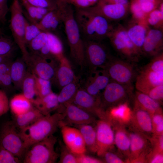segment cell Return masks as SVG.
Wrapping results in <instances>:
<instances>
[{
  "label": "cell",
  "instance_id": "1",
  "mask_svg": "<svg viewBox=\"0 0 163 163\" xmlns=\"http://www.w3.org/2000/svg\"><path fill=\"white\" fill-rule=\"evenodd\" d=\"M75 17L83 40L100 41L113 28L106 18L86 8H76Z\"/></svg>",
  "mask_w": 163,
  "mask_h": 163
},
{
  "label": "cell",
  "instance_id": "2",
  "mask_svg": "<svg viewBox=\"0 0 163 163\" xmlns=\"http://www.w3.org/2000/svg\"><path fill=\"white\" fill-rule=\"evenodd\" d=\"M62 23L70 48V55L81 70L85 67L83 41L75 17L74 11L69 4L61 1Z\"/></svg>",
  "mask_w": 163,
  "mask_h": 163
},
{
  "label": "cell",
  "instance_id": "3",
  "mask_svg": "<svg viewBox=\"0 0 163 163\" xmlns=\"http://www.w3.org/2000/svg\"><path fill=\"white\" fill-rule=\"evenodd\" d=\"M64 118L62 113L57 112L43 116L32 124L19 129L26 151L33 144L53 135Z\"/></svg>",
  "mask_w": 163,
  "mask_h": 163
},
{
  "label": "cell",
  "instance_id": "4",
  "mask_svg": "<svg viewBox=\"0 0 163 163\" xmlns=\"http://www.w3.org/2000/svg\"><path fill=\"white\" fill-rule=\"evenodd\" d=\"M56 137L52 135L31 145L26 151L22 161L24 163H54L59 155L55 149Z\"/></svg>",
  "mask_w": 163,
  "mask_h": 163
},
{
  "label": "cell",
  "instance_id": "5",
  "mask_svg": "<svg viewBox=\"0 0 163 163\" xmlns=\"http://www.w3.org/2000/svg\"><path fill=\"white\" fill-rule=\"evenodd\" d=\"M108 37L123 58L130 62L138 61L141 54L129 37L126 29L121 25L113 27Z\"/></svg>",
  "mask_w": 163,
  "mask_h": 163
},
{
  "label": "cell",
  "instance_id": "6",
  "mask_svg": "<svg viewBox=\"0 0 163 163\" xmlns=\"http://www.w3.org/2000/svg\"><path fill=\"white\" fill-rule=\"evenodd\" d=\"M21 4L18 0H14L10 8V28L14 39L22 54L23 59L29 55L25 40V17Z\"/></svg>",
  "mask_w": 163,
  "mask_h": 163
},
{
  "label": "cell",
  "instance_id": "7",
  "mask_svg": "<svg viewBox=\"0 0 163 163\" xmlns=\"http://www.w3.org/2000/svg\"><path fill=\"white\" fill-rule=\"evenodd\" d=\"M85 66L89 73L99 69H104L112 58L99 41L83 40Z\"/></svg>",
  "mask_w": 163,
  "mask_h": 163
},
{
  "label": "cell",
  "instance_id": "8",
  "mask_svg": "<svg viewBox=\"0 0 163 163\" xmlns=\"http://www.w3.org/2000/svg\"><path fill=\"white\" fill-rule=\"evenodd\" d=\"M0 145L22 161L26 150L19 131L12 120L4 123L0 128Z\"/></svg>",
  "mask_w": 163,
  "mask_h": 163
},
{
  "label": "cell",
  "instance_id": "9",
  "mask_svg": "<svg viewBox=\"0 0 163 163\" xmlns=\"http://www.w3.org/2000/svg\"><path fill=\"white\" fill-rule=\"evenodd\" d=\"M104 69L111 80L133 87L132 83L136 74L134 67L130 62L112 57Z\"/></svg>",
  "mask_w": 163,
  "mask_h": 163
},
{
  "label": "cell",
  "instance_id": "10",
  "mask_svg": "<svg viewBox=\"0 0 163 163\" xmlns=\"http://www.w3.org/2000/svg\"><path fill=\"white\" fill-rule=\"evenodd\" d=\"M133 87L124 85L110 80L100 95L101 107L107 108L128 101L131 96Z\"/></svg>",
  "mask_w": 163,
  "mask_h": 163
},
{
  "label": "cell",
  "instance_id": "11",
  "mask_svg": "<svg viewBox=\"0 0 163 163\" xmlns=\"http://www.w3.org/2000/svg\"><path fill=\"white\" fill-rule=\"evenodd\" d=\"M29 70L37 76L50 80H53L59 62L50 61L43 58L39 55L29 52L27 57L24 59Z\"/></svg>",
  "mask_w": 163,
  "mask_h": 163
},
{
  "label": "cell",
  "instance_id": "12",
  "mask_svg": "<svg viewBox=\"0 0 163 163\" xmlns=\"http://www.w3.org/2000/svg\"><path fill=\"white\" fill-rule=\"evenodd\" d=\"M95 123L96 154L101 157L106 152L113 149L114 132L111 124L104 119H99Z\"/></svg>",
  "mask_w": 163,
  "mask_h": 163
},
{
  "label": "cell",
  "instance_id": "13",
  "mask_svg": "<svg viewBox=\"0 0 163 163\" xmlns=\"http://www.w3.org/2000/svg\"><path fill=\"white\" fill-rule=\"evenodd\" d=\"M64 116V123L78 126L83 124H95V117L72 103L63 106L62 112Z\"/></svg>",
  "mask_w": 163,
  "mask_h": 163
},
{
  "label": "cell",
  "instance_id": "14",
  "mask_svg": "<svg viewBox=\"0 0 163 163\" xmlns=\"http://www.w3.org/2000/svg\"><path fill=\"white\" fill-rule=\"evenodd\" d=\"M133 110L128 101H125L105 110L103 117L108 121L112 126H128L132 118Z\"/></svg>",
  "mask_w": 163,
  "mask_h": 163
},
{
  "label": "cell",
  "instance_id": "15",
  "mask_svg": "<svg viewBox=\"0 0 163 163\" xmlns=\"http://www.w3.org/2000/svg\"><path fill=\"white\" fill-rule=\"evenodd\" d=\"M72 103L99 119L105 110L101 107L100 97L93 96L82 88H79Z\"/></svg>",
  "mask_w": 163,
  "mask_h": 163
},
{
  "label": "cell",
  "instance_id": "16",
  "mask_svg": "<svg viewBox=\"0 0 163 163\" xmlns=\"http://www.w3.org/2000/svg\"><path fill=\"white\" fill-rule=\"evenodd\" d=\"M59 127L65 145L76 155L85 153L87 149L83 137L78 129L70 127L62 121Z\"/></svg>",
  "mask_w": 163,
  "mask_h": 163
},
{
  "label": "cell",
  "instance_id": "17",
  "mask_svg": "<svg viewBox=\"0 0 163 163\" xmlns=\"http://www.w3.org/2000/svg\"><path fill=\"white\" fill-rule=\"evenodd\" d=\"M163 84V72L153 70L147 65L137 75L135 87L138 91L145 93L151 88Z\"/></svg>",
  "mask_w": 163,
  "mask_h": 163
},
{
  "label": "cell",
  "instance_id": "18",
  "mask_svg": "<svg viewBox=\"0 0 163 163\" xmlns=\"http://www.w3.org/2000/svg\"><path fill=\"white\" fill-rule=\"evenodd\" d=\"M110 80L105 71L99 69L90 73L82 88L93 96L100 97L101 91L105 88Z\"/></svg>",
  "mask_w": 163,
  "mask_h": 163
},
{
  "label": "cell",
  "instance_id": "19",
  "mask_svg": "<svg viewBox=\"0 0 163 163\" xmlns=\"http://www.w3.org/2000/svg\"><path fill=\"white\" fill-rule=\"evenodd\" d=\"M128 126L132 131L146 136H151L152 134L151 114L145 110L134 107Z\"/></svg>",
  "mask_w": 163,
  "mask_h": 163
},
{
  "label": "cell",
  "instance_id": "20",
  "mask_svg": "<svg viewBox=\"0 0 163 163\" xmlns=\"http://www.w3.org/2000/svg\"><path fill=\"white\" fill-rule=\"evenodd\" d=\"M128 8L120 4H100L86 8L89 11L104 17L107 20L117 21L126 15Z\"/></svg>",
  "mask_w": 163,
  "mask_h": 163
},
{
  "label": "cell",
  "instance_id": "21",
  "mask_svg": "<svg viewBox=\"0 0 163 163\" xmlns=\"http://www.w3.org/2000/svg\"><path fill=\"white\" fill-rule=\"evenodd\" d=\"M163 49V33L161 30L152 29L148 31L142 50V54L149 56H155Z\"/></svg>",
  "mask_w": 163,
  "mask_h": 163
},
{
  "label": "cell",
  "instance_id": "22",
  "mask_svg": "<svg viewBox=\"0 0 163 163\" xmlns=\"http://www.w3.org/2000/svg\"><path fill=\"white\" fill-rule=\"evenodd\" d=\"M114 132V143L119 154L128 163L130 155V142L129 134L126 127L114 125L112 126Z\"/></svg>",
  "mask_w": 163,
  "mask_h": 163
},
{
  "label": "cell",
  "instance_id": "23",
  "mask_svg": "<svg viewBox=\"0 0 163 163\" xmlns=\"http://www.w3.org/2000/svg\"><path fill=\"white\" fill-rule=\"evenodd\" d=\"M128 132L130 142V155L128 163H132L151 145L148 136L129 129Z\"/></svg>",
  "mask_w": 163,
  "mask_h": 163
},
{
  "label": "cell",
  "instance_id": "24",
  "mask_svg": "<svg viewBox=\"0 0 163 163\" xmlns=\"http://www.w3.org/2000/svg\"><path fill=\"white\" fill-rule=\"evenodd\" d=\"M76 77L68 59L64 56L59 61L54 81L60 89L76 80Z\"/></svg>",
  "mask_w": 163,
  "mask_h": 163
},
{
  "label": "cell",
  "instance_id": "25",
  "mask_svg": "<svg viewBox=\"0 0 163 163\" xmlns=\"http://www.w3.org/2000/svg\"><path fill=\"white\" fill-rule=\"evenodd\" d=\"M62 23V12L59 4L55 8L48 12L36 25L42 31L50 32L55 30Z\"/></svg>",
  "mask_w": 163,
  "mask_h": 163
},
{
  "label": "cell",
  "instance_id": "26",
  "mask_svg": "<svg viewBox=\"0 0 163 163\" xmlns=\"http://www.w3.org/2000/svg\"><path fill=\"white\" fill-rule=\"evenodd\" d=\"M161 105L146 94L136 91L134 97V107L145 110L150 114L162 112Z\"/></svg>",
  "mask_w": 163,
  "mask_h": 163
},
{
  "label": "cell",
  "instance_id": "27",
  "mask_svg": "<svg viewBox=\"0 0 163 163\" xmlns=\"http://www.w3.org/2000/svg\"><path fill=\"white\" fill-rule=\"evenodd\" d=\"M27 66L22 58L12 61L10 66V72L14 87L16 89L21 90L23 81L27 70Z\"/></svg>",
  "mask_w": 163,
  "mask_h": 163
},
{
  "label": "cell",
  "instance_id": "28",
  "mask_svg": "<svg viewBox=\"0 0 163 163\" xmlns=\"http://www.w3.org/2000/svg\"><path fill=\"white\" fill-rule=\"evenodd\" d=\"M57 96V94L52 92L43 97L39 98L33 105L44 116L51 114L59 107Z\"/></svg>",
  "mask_w": 163,
  "mask_h": 163
},
{
  "label": "cell",
  "instance_id": "29",
  "mask_svg": "<svg viewBox=\"0 0 163 163\" xmlns=\"http://www.w3.org/2000/svg\"><path fill=\"white\" fill-rule=\"evenodd\" d=\"M44 116L34 106L29 110L23 114L14 116L12 120L19 129L32 124Z\"/></svg>",
  "mask_w": 163,
  "mask_h": 163
},
{
  "label": "cell",
  "instance_id": "30",
  "mask_svg": "<svg viewBox=\"0 0 163 163\" xmlns=\"http://www.w3.org/2000/svg\"><path fill=\"white\" fill-rule=\"evenodd\" d=\"M128 35L140 53L147 33V30L142 24L138 23L130 26L127 30Z\"/></svg>",
  "mask_w": 163,
  "mask_h": 163
},
{
  "label": "cell",
  "instance_id": "31",
  "mask_svg": "<svg viewBox=\"0 0 163 163\" xmlns=\"http://www.w3.org/2000/svg\"><path fill=\"white\" fill-rule=\"evenodd\" d=\"M77 126L83 137L87 150L93 154H96V137L95 127L90 124Z\"/></svg>",
  "mask_w": 163,
  "mask_h": 163
},
{
  "label": "cell",
  "instance_id": "32",
  "mask_svg": "<svg viewBox=\"0 0 163 163\" xmlns=\"http://www.w3.org/2000/svg\"><path fill=\"white\" fill-rule=\"evenodd\" d=\"M33 106L31 102L22 94L15 95L9 102V109L14 116L27 112Z\"/></svg>",
  "mask_w": 163,
  "mask_h": 163
},
{
  "label": "cell",
  "instance_id": "33",
  "mask_svg": "<svg viewBox=\"0 0 163 163\" xmlns=\"http://www.w3.org/2000/svg\"><path fill=\"white\" fill-rule=\"evenodd\" d=\"M21 90L22 94L33 105L38 97L35 91V79L34 75L29 70H27L23 81Z\"/></svg>",
  "mask_w": 163,
  "mask_h": 163
},
{
  "label": "cell",
  "instance_id": "34",
  "mask_svg": "<svg viewBox=\"0 0 163 163\" xmlns=\"http://www.w3.org/2000/svg\"><path fill=\"white\" fill-rule=\"evenodd\" d=\"M79 87L78 80L76 79L61 89V91L57 96L59 104L58 110L62 108L64 104L72 102Z\"/></svg>",
  "mask_w": 163,
  "mask_h": 163
},
{
  "label": "cell",
  "instance_id": "35",
  "mask_svg": "<svg viewBox=\"0 0 163 163\" xmlns=\"http://www.w3.org/2000/svg\"><path fill=\"white\" fill-rule=\"evenodd\" d=\"M46 43L52 54L58 61L64 55L62 42L59 38L52 32H47Z\"/></svg>",
  "mask_w": 163,
  "mask_h": 163
},
{
  "label": "cell",
  "instance_id": "36",
  "mask_svg": "<svg viewBox=\"0 0 163 163\" xmlns=\"http://www.w3.org/2000/svg\"><path fill=\"white\" fill-rule=\"evenodd\" d=\"M34 75L35 79L36 94L38 97H43L53 92L51 89L50 81L41 78Z\"/></svg>",
  "mask_w": 163,
  "mask_h": 163
},
{
  "label": "cell",
  "instance_id": "37",
  "mask_svg": "<svg viewBox=\"0 0 163 163\" xmlns=\"http://www.w3.org/2000/svg\"><path fill=\"white\" fill-rule=\"evenodd\" d=\"M47 39V32L42 31L34 38L27 44V47L30 51V53L37 54L46 44Z\"/></svg>",
  "mask_w": 163,
  "mask_h": 163
},
{
  "label": "cell",
  "instance_id": "38",
  "mask_svg": "<svg viewBox=\"0 0 163 163\" xmlns=\"http://www.w3.org/2000/svg\"><path fill=\"white\" fill-rule=\"evenodd\" d=\"M14 50L13 42L9 38L0 35V56L11 57Z\"/></svg>",
  "mask_w": 163,
  "mask_h": 163
},
{
  "label": "cell",
  "instance_id": "39",
  "mask_svg": "<svg viewBox=\"0 0 163 163\" xmlns=\"http://www.w3.org/2000/svg\"><path fill=\"white\" fill-rule=\"evenodd\" d=\"M25 40L27 46L42 31L37 25L28 21L25 17Z\"/></svg>",
  "mask_w": 163,
  "mask_h": 163
},
{
  "label": "cell",
  "instance_id": "40",
  "mask_svg": "<svg viewBox=\"0 0 163 163\" xmlns=\"http://www.w3.org/2000/svg\"><path fill=\"white\" fill-rule=\"evenodd\" d=\"M58 163H78L77 155L71 151L65 145L61 144Z\"/></svg>",
  "mask_w": 163,
  "mask_h": 163
},
{
  "label": "cell",
  "instance_id": "41",
  "mask_svg": "<svg viewBox=\"0 0 163 163\" xmlns=\"http://www.w3.org/2000/svg\"><path fill=\"white\" fill-rule=\"evenodd\" d=\"M152 127V134L163 135V115L162 112L151 114Z\"/></svg>",
  "mask_w": 163,
  "mask_h": 163
},
{
  "label": "cell",
  "instance_id": "42",
  "mask_svg": "<svg viewBox=\"0 0 163 163\" xmlns=\"http://www.w3.org/2000/svg\"><path fill=\"white\" fill-rule=\"evenodd\" d=\"M147 19L148 23L152 26L158 27L163 24V13L159 9H155L149 13Z\"/></svg>",
  "mask_w": 163,
  "mask_h": 163
},
{
  "label": "cell",
  "instance_id": "43",
  "mask_svg": "<svg viewBox=\"0 0 163 163\" xmlns=\"http://www.w3.org/2000/svg\"><path fill=\"white\" fill-rule=\"evenodd\" d=\"M22 161L10 152L0 145V163H19Z\"/></svg>",
  "mask_w": 163,
  "mask_h": 163
},
{
  "label": "cell",
  "instance_id": "44",
  "mask_svg": "<svg viewBox=\"0 0 163 163\" xmlns=\"http://www.w3.org/2000/svg\"><path fill=\"white\" fill-rule=\"evenodd\" d=\"M150 143L152 150L158 152H163V135L152 134L147 136Z\"/></svg>",
  "mask_w": 163,
  "mask_h": 163
},
{
  "label": "cell",
  "instance_id": "45",
  "mask_svg": "<svg viewBox=\"0 0 163 163\" xmlns=\"http://www.w3.org/2000/svg\"><path fill=\"white\" fill-rule=\"evenodd\" d=\"M104 163H124V160L119 154L113 151V150L108 151L105 152L101 157Z\"/></svg>",
  "mask_w": 163,
  "mask_h": 163
},
{
  "label": "cell",
  "instance_id": "46",
  "mask_svg": "<svg viewBox=\"0 0 163 163\" xmlns=\"http://www.w3.org/2000/svg\"><path fill=\"white\" fill-rule=\"evenodd\" d=\"M145 94L162 105L163 100V84L151 88Z\"/></svg>",
  "mask_w": 163,
  "mask_h": 163
},
{
  "label": "cell",
  "instance_id": "47",
  "mask_svg": "<svg viewBox=\"0 0 163 163\" xmlns=\"http://www.w3.org/2000/svg\"><path fill=\"white\" fill-rule=\"evenodd\" d=\"M32 5L37 7L54 9L58 6L59 0H26Z\"/></svg>",
  "mask_w": 163,
  "mask_h": 163
},
{
  "label": "cell",
  "instance_id": "48",
  "mask_svg": "<svg viewBox=\"0 0 163 163\" xmlns=\"http://www.w3.org/2000/svg\"><path fill=\"white\" fill-rule=\"evenodd\" d=\"M129 5L131 11L135 19L139 21H142L145 19L146 14L143 11L138 3L131 0Z\"/></svg>",
  "mask_w": 163,
  "mask_h": 163
},
{
  "label": "cell",
  "instance_id": "49",
  "mask_svg": "<svg viewBox=\"0 0 163 163\" xmlns=\"http://www.w3.org/2000/svg\"><path fill=\"white\" fill-rule=\"evenodd\" d=\"M9 109V101L7 94L0 88V117L6 113Z\"/></svg>",
  "mask_w": 163,
  "mask_h": 163
},
{
  "label": "cell",
  "instance_id": "50",
  "mask_svg": "<svg viewBox=\"0 0 163 163\" xmlns=\"http://www.w3.org/2000/svg\"><path fill=\"white\" fill-rule=\"evenodd\" d=\"M147 163H163V152H155L151 150L148 155Z\"/></svg>",
  "mask_w": 163,
  "mask_h": 163
},
{
  "label": "cell",
  "instance_id": "51",
  "mask_svg": "<svg viewBox=\"0 0 163 163\" xmlns=\"http://www.w3.org/2000/svg\"><path fill=\"white\" fill-rule=\"evenodd\" d=\"M78 163H102V160L85 154L77 155Z\"/></svg>",
  "mask_w": 163,
  "mask_h": 163
},
{
  "label": "cell",
  "instance_id": "52",
  "mask_svg": "<svg viewBox=\"0 0 163 163\" xmlns=\"http://www.w3.org/2000/svg\"><path fill=\"white\" fill-rule=\"evenodd\" d=\"M37 54L47 60L57 61L50 52L46 43Z\"/></svg>",
  "mask_w": 163,
  "mask_h": 163
},
{
  "label": "cell",
  "instance_id": "53",
  "mask_svg": "<svg viewBox=\"0 0 163 163\" xmlns=\"http://www.w3.org/2000/svg\"><path fill=\"white\" fill-rule=\"evenodd\" d=\"M69 4H71L75 6L76 8L84 9L91 6L87 0H63Z\"/></svg>",
  "mask_w": 163,
  "mask_h": 163
},
{
  "label": "cell",
  "instance_id": "54",
  "mask_svg": "<svg viewBox=\"0 0 163 163\" xmlns=\"http://www.w3.org/2000/svg\"><path fill=\"white\" fill-rule=\"evenodd\" d=\"M8 10L7 0H0V21L2 23L6 21Z\"/></svg>",
  "mask_w": 163,
  "mask_h": 163
},
{
  "label": "cell",
  "instance_id": "55",
  "mask_svg": "<svg viewBox=\"0 0 163 163\" xmlns=\"http://www.w3.org/2000/svg\"><path fill=\"white\" fill-rule=\"evenodd\" d=\"M12 61L11 59L0 63V82L4 77L10 72V66Z\"/></svg>",
  "mask_w": 163,
  "mask_h": 163
},
{
  "label": "cell",
  "instance_id": "56",
  "mask_svg": "<svg viewBox=\"0 0 163 163\" xmlns=\"http://www.w3.org/2000/svg\"><path fill=\"white\" fill-rule=\"evenodd\" d=\"M98 3L120 4L128 8L130 4L129 0H99Z\"/></svg>",
  "mask_w": 163,
  "mask_h": 163
},
{
  "label": "cell",
  "instance_id": "57",
  "mask_svg": "<svg viewBox=\"0 0 163 163\" xmlns=\"http://www.w3.org/2000/svg\"><path fill=\"white\" fill-rule=\"evenodd\" d=\"M135 1L139 5L141 3L148 2H162V0H131Z\"/></svg>",
  "mask_w": 163,
  "mask_h": 163
},
{
  "label": "cell",
  "instance_id": "58",
  "mask_svg": "<svg viewBox=\"0 0 163 163\" xmlns=\"http://www.w3.org/2000/svg\"><path fill=\"white\" fill-rule=\"evenodd\" d=\"M11 59V57L0 56V63Z\"/></svg>",
  "mask_w": 163,
  "mask_h": 163
},
{
  "label": "cell",
  "instance_id": "59",
  "mask_svg": "<svg viewBox=\"0 0 163 163\" xmlns=\"http://www.w3.org/2000/svg\"><path fill=\"white\" fill-rule=\"evenodd\" d=\"M90 4L91 6L95 5L99 0H87Z\"/></svg>",
  "mask_w": 163,
  "mask_h": 163
},
{
  "label": "cell",
  "instance_id": "60",
  "mask_svg": "<svg viewBox=\"0 0 163 163\" xmlns=\"http://www.w3.org/2000/svg\"><path fill=\"white\" fill-rule=\"evenodd\" d=\"M2 35V33L1 30H0V35Z\"/></svg>",
  "mask_w": 163,
  "mask_h": 163
},
{
  "label": "cell",
  "instance_id": "61",
  "mask_svg": "<svg viewBox=\"0 0 163 163\" xmlns=\"http://www.w3.org/2000/svg\"></svg>",
  "mask_w": 163,
  "mask_h": 163
}]
</instances>
